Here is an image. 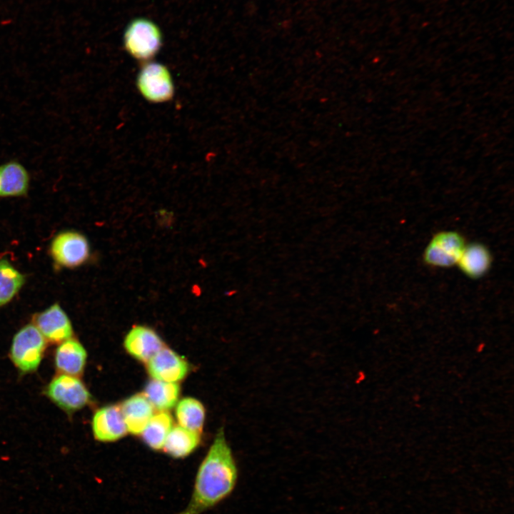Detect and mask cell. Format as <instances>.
<instances>
[{
    "label": "cell",
    "mask_w": 514,
    "mask_h": 514,
    "mask_svg": "<svg viewBox=\"0 0 514 514\" xmlns=\"http://www.w3.org/2000/svg\"><path fill=\"white\" fill-rule=\"evenodd\" d=\"M238 468L221 428L201 462L191 499L178 514H201L227 498L238 481Z\"/></svg>",
    "instance_id": "1"
},
{
    "label": "cell",
    "mask_w": 514,
    "mask_h": 514,
    "mask_svg": "<svg viewBox=\"0 0 514 514\" xmlns=\"http://www.w3.org/2000/svg\"><path fill=\"white\" fill-rule=\"evenodd\" d=\"M162 36L158 26L146 18L132 20L126 26L124 43L126 50L134 58L148 60L159 51Z\"/></svg>",
    "instance_id": "2"
},
{
    "label": "cell",
    "mask_w": 514,
    "mask_h": 514,
    "mask_svg": "<svg viewBox=\"0 0 514 514\" xmlns=\"http://www.w3.org/2000/svg\"><path fill=\"white\" fill-rule=\"evenodd\" d=\"M45 346V338L37 327L26 325L14 336L11 348V360L21 371H34L40 364Z\"/></svg>",
    "instance_id": "3"
},
{
    "label": "cell",
    "mask_w": 514,
    "mask_h": 514,
    "mask_svg": "<svg viewBox=\"0 0 514 514\" xmlns=\"http://www.w3.org/2000/svg\"><path fill=\"white\" fill-rule=\"evenodd\" d=\"M464 237L455 231L435 233L425 247L423 258L428 266L448 268L457 263L465 246Z\"/></svg>",
    "instance_id": "4"
},
{
    "label": "cell",
    "mask_w": 514,
    "mask_h": 514,
    "mask_svg": "<svg viewBox=\"0 0 514 514\" xmlns=\"http://www.w3.org/2000/svg\"><path fill=\"white\" fill-rule=\"evenodd\" d=\"M46 393L57 405L66 411L82 408L91 398L89 390L79 378L64 373L51 381Z\"/></svg>",
    "instance_id": "5"
},
{
    "label": "cell",
    "mask_w": 514,
    "mask_h": 514,
    "mask_svg": "<svg viewBox=\"0 0 514 514\" xmlns=\"http://www.w3.org/2000/svg\"><path fill=\"white\" fill-rule=\"evenodd\" d=\"M137 84L142 95L152 102L168 101L173 94L170 74L161 64L145 65L139 73Z\"/></svg>",
    "instance_id": "6"
},
{
    "label": "cell",
    "mask_w": 514,
    "mask_h": 514,
    "mask_svg": "<svg viewBox=\"0 0 514 514\" xmlns=\"http://www.w3.org/2000/svg\"><path fill=\"white\" fill-rule=\"evenodd\" d=\"M51 255L59 264L75 267L85 262L89 256V245L81 234L67 231L55 237L51 246Z\"/></svg>",
    "instance_id": "7"
},
{
    "label": "cell",
    "mask_w": 514,
    "mask_h": 514,
    "mask_svg": "<svg viewBox=\"0 0 514 514\" xmlns=\"http://www.w3.org/2000/svg\"><path fill=\"white\" fill-rule=\"evenodd\" d=\"M147 368L155 380L176 383L186 376L188 364L176 353L164 347L147 362Z\"/></svg>",
    "instance_id": "8"
},
{
    "label": "cell",
    "mask_w": 514,
    "mask_h": 514,
    "mask_svg": "<svg viewBox=\"0 0 514 514\" xmlns=\"http://www.w3.org/2000/svg\"><path fill=\"white\" fill-rule=\"evenodd\" d=\"M36 326L44 338L52 343H61L73 334L69 318L57 303L36 316Z\"/></svg>",
    "instance_id": "9"
},
{
    "label": "cell",
    "mask_w": 514,
    "mask_h": 514,
    "mask_svg": "<svg viewBox=\"0 0 514 514\" xmlns=\"http://www.w3.org/2000/svg\"><path fill=\"white\" fill-rule=\"evenodd\" d=\"M92 429L101 441H114L125 435L127 428L120 407L109 405L98 410L92 420Z\"/></svg>",
    "instance_id": "10"
},
{
    "label": "cell",
    "mask_w": 514,
    "mask_h": 514,
    "mask_svg": "<svg viewBox=\"0 0 514 514\" xmlns=\"http://www.w3.org/2000/svg\"><path fill=\"white\" fill-rule=\"evenodd\" d=\"M124 346L129 354L143 362H148L164 348L159 336L146 326L133 327L126 335Z\"/></svg>",
    "instance_id": "11"
},
{
    "label": "cell",
    "mask_w": 514,
    "mask_h": 514,
    "mask_svg": "<svg viewBox=\"0 0 514 514\" xmlns=\"http://www.w3.org/2000/svg\"><path fill=\"white\" fill-rule=\"evenodd\" d=\"M456 264L464 275L472 279H478L490 270L492 255L484 244L471 243L465 245Z\"/></svg>",
    "instance_id": "12"
},
{
    "label": "cell",
    "mask_w": 514,
    "mask_h": 514,
    "mask_svg": "<svg viewBox=\"0 0 514 514\" xmlns=\"http://www.w3.org/2000/svg\"><path fill=\"white\" fill-rule=\"evenodd\" d=\"M120 408L127 430L133 434L141 433L153 415V407L143 394L127 398Z\"/></svg>",
    "instance_id": "13"
},
{
    "label": "cell",
    "mask_w": 514,
    "mask_h": 514,
    "mask_svg": "<svg viewBox=\"0 0 514 514\" xmlns=\"http://www.w3.org/2000/svg\"><path fill=\"white\" fill-rule=\"evenodd\" d=\"M29 186V173L20 162L11 160L0 165V196H23Z\"/></svg>",
    "instance_id": "14"
},
{
    "label": "cell",
    "mask_w": 514,
    "mask_h": 514,
    "mask_svg": "<svg viewBox=\"0 0 514 514\" xmlns=\"http://www.w3.org/2000/svg\"><path fill=\"white\" fill-rule=\"evenodd\" d=\"M86 352L83 346L76 340H66L58 346L55 353V365L64 374L80 375L84 368Z\"/></svg>",
    "instance_id": "15"
},
{
    "label": "cell",
    "mask_w": 514,
    "mask_h": 514,
    "mask_svg": "<svg viewBox=\"0 0 514 514\" xmlns=\"http://www.w3.org/2000/svg\"><path fill=\"white\" fill-rule=\"evenodd\" d=\"M199 433L179 426L171 428L163 445L166 453L175 458L188 455L198 446Z\"/></svg>",
    "instance_id": "16"
},
{
    "label": "cell",
    "mask_w": 514,
    "mask_h": 514,
    "mask_svg": "<svg viewBox=\"0 0 514 514\" xmlns=\"http://www.w3.org/2000/svg\"><path fill=\"white\" fill-rule=\"evenodd\" d=\"M179 392L178 384L153 379L146 385L143 395L153 408L165 411L176 405Z\"/></svg>",
    "instance_id": "17"
},
{
    "label": "cell",
    "mask_w": 514,
    "mask_h": 514,
    "mask_svg": "<svg viewBox=\"0 0 514 514\" xmlns=\"http://www.w3.org/2000/svg\"><path fill=\"white\" fill-rule=\"evenodd\" d=\"M172 425L173 419L168 413L162 411L153 415L141 433L143 441L153 450L163 448Z\"/></svg>",
    "instance_id": "18"
},
{
    "label": "cell",
    "mask_w": 514,
    "mask_h": 514,
    "mask_svg": "<svg viewBox=\"0 0 514 514\" xmlns=\"http://www.w3.org/2000/svg\"><path fill=\"white\" fill-rule=\"evenodd\" d=\"M176 415L179 425L188 430L201 433L205 419V410L198 400L185 398L177 405Z\"/></svg>",
    "instance_id": "19"
},
{
    "label": "cell",
    "mask_w": 514,
    "mask_h": 514,
    "mask_svg": "<svg viewBox=\"0 0 514 514\" xmlns=\"http://www.w3.org/2000/svg\"><path fill=\"white\" fill-rule=\"evenodd\" d=\"M24 283L21 273L6 260H0V306L10 301Z\"/></svg>",
    "instance_id": "20"
}]
</instances>
